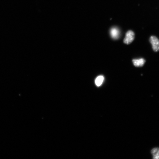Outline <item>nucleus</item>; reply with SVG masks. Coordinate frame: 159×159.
Here are the masks:
<instances>
[{
  "label": "nucleus",
  "instance_id": "obj_5",
  "mask_svg": "<svg viewBox=\"0 0 159 159\" xmlns=\"http://www.w3.org/2000/svg\"><path fill=\"white\" fill-rule=\"evenodd\" d=\"M153 156V158L154 159H159V148H154L152 149L151 151Z\"/></svg>",
  "mask_w": 159,
  "mask_h": 159
},
{
  "label": "nucleus",
  "instance_id": "obj_4",
  "mask_svg": "<svg viewBox=\"0 0 159 159\" xmlns=\"http://www.w3.org/2000/svg\"><path fill=\"white\" fill-rule=\"evenodd\" d=\"M132 62L134 65L136 67H142L146 62L145 59L141 58L139 59H133Z\"/></svg>",
  "mask_w": 159,
  "mask_h": 159
},
{
  "label": "nucleus",
  "instance_id": "obj_2",
  "mask_svg": "<svg viewBox=\"0 0 159 159\" xmlns=\"http://www.w3.org/2000/svg\"><path fill=\"white\" fill-rule=\"evenodd\" d=\"M149 41L151 44L152 48L155 52L159 50V40L155 36H151L149 39Z\"/></svg>",
  "mask_w": 159,
  "mask_h": 159
},
{
  "label": "nucleus",
  "instance_id": "obj_6",
  "mask_svg": "<svg viewBox=\"0 0 159 159\" xmlns=\"http://www.w3.org/2000/svg\"><path fill=\"white\" fill-rule=\"evenodd\" d=\"M104 79V78L102 76H98L95 80V83L96 86H100L102 84Z\"/></svg>",
  "mask_w": 159,
  "mask_h": 159
},
{
  "label": "nucleus",
  "instance_id": "obj_1",
  "mask_svg": "<svg viewBox=\"0 0 159 159\" xmlns=\"http://www.w3.org/2000/svg\"><path fill=\"white\" fill-rule=\"evenodd\" d=\"M134 38L135 34L134 32L131 30H129L126 33L123 42L126 44H129L133 41Z\"/></svg>",
  "mask_w": 159,
  "mask_h": 159
},
{
  "label": "nucleus",
  "instance_id": "obj_3",
  "mask_svg": "<svg viewBox=\"0 0 159 159\" xmlns=\"http://www.w3.org/2000/svg\"><path fill=\"white\" fill-rule=\"evenodd\" d=\"M120 34V31L116 28H113L110 30L111 36L114 39H117L119 37Z\"/></svg>",
  "mask_w": 159,
  "mask_h": 159
}]
</instances>
